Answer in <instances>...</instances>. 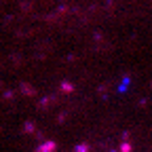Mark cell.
<instances>
[{
    "label": "cell",
    "mask_w": 152,
    "mask_h": 152,
    "mask_svg": "<svg viewBox=\"0 0 152 152\" xmlns=\"http://www.w3.org/2000/svg\"><path fill=\"white\" fill-rule=\"evenodd\" d=\"M55 150V146L51 144V142H47L45 146H40V148H38V152H53Z\"/></svg>",
    "instance_id": "cell-1"
}]
</instances>
